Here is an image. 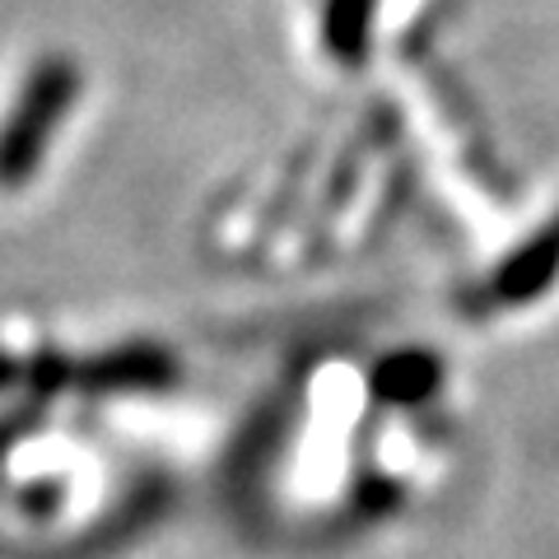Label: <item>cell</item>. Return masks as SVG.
<instances>
[{"instance_id":"obj_1","label":"cell","mask_w":559,"mask_h":559,"mask_svg":"<svg viewBox=\"0 0 559 559\" xmlns=\"http://www.w3.org/2000/svg\"><path fill=\"white\" fill-rule=\"evenodd\" d=\"M84 75L70 57H43L24 75V90L14 94L10 117L0 121V191H20L43 168L51 135L80 103Z\"/></svg>"},{"instance_id":"obj_2","label":"cell","mask_w":559,"mask_h":559,"mask_svg":"<svg viewBox=\"0 0 559 559\" xmlns=\"http://www.w3.org/2000/svg\"><path fill=\"white\" fill-rule=\"evenodd\" d=\"M322 43L336 61L359 66L373 47V0H326L322 5Z\"/></svg>"}]
</instances>
